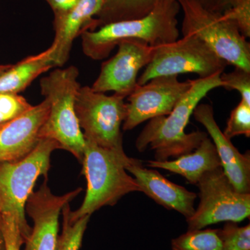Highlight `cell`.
Returning a JSON list of instances; mask_svg holds the SVG:
<instances>
[{"label": "cell", "mask_w": 250, "mask_h": 250, "mask_svg": "<svg viewBox=\"0 0 250 250\" xmlns=\"http://www.w3.org/2000/svg\"><path fill=\"white\" fill-rule=\"evenodd\" d=\"M131 159L85 141L82 172L87 181L86 193L80 208L69 211L70 222L91 215L106 206H114L130 192H141L136 179L125 169Z\"/></svg>", "instance_id": "3957f363"}, {"label": "cell", "mask_w": 250, "mask_h": 250, "mask_svg": "<svg viewBox=\"0 0 250 250\" xmlns=\"http://www.w3.org/2000/svg\"><path fill=\"white\" fill-rule=\"evenodd\" d=\"M221 250H250V225L240 227L236 223L226 222L218 229Z\"/></svg>", "instance_id": "7402d4cb"}, {"label": "cell", "mask_w": 250, "mask_h": 250, "mask_svg": "<svg viewBox=\"0 0 250 250\" xmlns=\"http://www.w3.org/2000/svg\"><path fill=\"white\" fill-rule=\"evenodd\" d=\"M0 210H1V201H0Z\"/></svg>", "instance_id": "1f68e13d"}, {"label": "cell", "mask_w": 250, "mask_h": 250, "mask_svg": "<svg viewBox=\"0 0 250 250\" xmlns=\"http://www.w3.org/2000/svg\"><path fill=\"white\" fill-rule=\"evenodd\" d=\"M178 1L156 5L146 16L137 19L108 23L81 35L86 57L95 61L107 58L121 41L139 40L151 47L166 45L179 39Z\"/></svg>", "instance_id": "7a4b0ae2"}, {"label": "cell", "mask_w": 250, "mask_h": 250, "mask_svg": "<svg viewBox=\"0 0 250 250\" xmlns=\"http://www.w3.org/2000/svg\"><path fill=\"white\" fill-rule=\"evenodd\" d=\"M147 165L179 174L193 185H197L206 172L221 167L214 144L208 136L193 152L179 156L173 161H148Z\"/></svg>", "instance_id": "e0dca14e"}, {"label": "cell", "mask_w": 250, "mask_h": 250, "mask_svg": "<svg viewBox=\"0 0 250 250\" xmlns=\"http://www.w3.org/2000/svg\"><path fill=\"white\" fill-rule=\"evenodd\" d=\"M124 97L107 95L80 87L75 100V111L85 141L126 156L123 146L122 125L126 116Z\"/></svg>", "instance_id": "52a82bcc"}, {"label": "cell", "mask_w": 250, "mask_h": 250, "mask_svg": "<svg viewBox=\"0 0 250 250\" xmlns=\"http://www.w3.org/2000/svg\"><path fill=\"white\" fill-rule=\"evenodd\" d=\"M49 111L47 98L0 127V163L21 160L40 141L39 133Z\"/></svg>", "instance_id": "5bb4252c"}, {"label": "cell", "mask_w": 250, "mask_h": 250, "mask_svg": "<svg viewBox=\"0 0 250 250\" xmlns=\"http://www.w3.org/2000/svg\"><path fill=\"white\" fill-rule=\"evenodd\" d=\"M104 0H80L73 8L59 16H54L56 65L62 67L68 60L72 44L77 37L85 31H95V18Z\"/></svg>", "instance_id": "2e32d148"}, {"label": "cell", "mask_w": 250, "mask_h": 250, "mask_svg": "<svg viewBox=\"0 0 250 250\" xmlns=\"http://www.w3.org/2000/svg\"><path fill=\"white\" fill-rule=\"evenodd\" d=\"M57 149L60 147L56 141L42 139L21 160L0 163V213H9L16 219L24 243L31 230L25 218L26 202L38 178H47L51 154Z\"/></svg>", "instance_id": "8992f818"}, {"label": "cell", "mask_w": 250, "mask_h": 250, "mask_svg": "<svg viewBox=\"0 0 250 250\" xmlns=\"http://www.w3.org/2000/svg\"><path fill=\"white\" fill-rule=\"evenodd\" d=\"M133 176L141 192L152 198L156 203L169 210H174L188 219L193 215L197 195L182 186L170 182L158 171L143 167L141 161L131 159L125 167Z\"/></svg>", "instance_id": "9a60e30c"}, {"label": "cell", "mask_w": 250, "mask_h": 250, "mask_svg": "<svg viewBox=\"0 0 250 250\" xmlns=\"http://www.w3.org/2000/svg\"><path fill=\"white\" fill-rule=\"evenodd\" d=\"M172 250H221L218 229L192 230L171 241Z\"/></svg>", "instance_id": "ffe728a7"}, {"label": "cell", "mask_w": 250, "mask_h": 250, "mask_svg": "<svg viewBox=\"0 0 250 250\" xmlns=\"http://www.w3.org/2000/svg\"><path fill=\"white\" fill-rule=\"evenodd\" d=\"M229 64L197 36H183L154 47L152 58L138 78V85L161 76L196 74L201 79L222 74Z\"/></svg>", "instance_id": "ba28073f"}, {"label": "cell", "mask_w": 250, "mask_h": 250, "mask_svg": "<svg viewBox=\"0 0 250 250\" xmlns=\"http://www.w3.org/2000/svg\"><path fill=\"white\" fill-rule=\"evenodd\" d=\"M222 86L225 89L237 90L241 96L242 101L250 105V72L235 67L233 71L220 75Z\"/></svg>", "instance_id": "d4e9b609"}, {"label": "cell", "mask_w": 250, "mask_h": 250, "mask_svg": "<svg viewBox=\"0 0 250 250\" xmlns=\"http://www.w3.org/2000/svg\"><path fill=\"white\" fill-rule=\"evenodd\" d=\"M194 118L205 126L214 144L224 173L237 191L250 192V151L241 154L224 135L215 119L214 111L208 104H199L194 110Z\"/></svg>", "instance_id": "4fadbf2b"}, {"label": "cell", "mask_w": 250, "mask_h": 250, "mask_svg": "<svg viewBox=\"0 0 250 250\" xmlns=\"http://www.w3.org/2000/svg\"><path fill=\"white\" fill-rule=\"evenodd\" d=\"M177 1L184 14L183 36H197L229 65L250 72V42L232 21L222 13L207 9L197 0Z\"/></svg>", "instance_id": "5b68a950"}, {"label": "cell", "mask_w": 250, "mask_h": 250, "mask_svg": "<svg viewBox=\"0 0 250 250\" xmlns=\"http://www.w3.org/2000/svg\"><path fill=\"white\" fill-rule=\"evenodd\" d=\"M69 204L64 206L62 210L63 218L62 230V234L57 238L56 250H80L90 220V215H85L76 221L70 222L68 217L70 210Z\"/></svg>", "instance_id": "44dd1931"}, {"label": "cell", "mask_w": 250, "mask_h": 250, "mask_svg": "<svg viewBox=\"0 0 250 250\" xmlns=\"http://www.w3.org/2000/svg\"><path fill=\"white\" fill-rule=\"evenodd\" d=\"M45 179L37 191L28 197L25 212L33 220V228L25 240L24 250H56L59 232V219L64 206L82 192V188L63 195H55Z\"/></svg>", "instance_id": "7c38bea8"}, {"label": "cell", "mask_w": 250, "mask_h": 250, "mask_svg": "<svg viewBox=\"0 0 250 250\" xmlns=\"http://www.w3.org/2000/svg\"><path fill=\"white\" fill-rule=\"evenodd\" d=\"M32 106L19 94L0 93V127L21 116Z\"/></svg>", "instance_id": "603a6c76"}, {"label": "cell", "mask_w": 250, "mask_h": 250, "mask_svg": "<svg viewBox=\"0 0 250 250\" xmlns=\"http://www.w3.org/2000/svg\"><path fill=\"white\" fill-rule=\"evenodd\" d=\"M228 1L229 2L230 6H231V3H232L233 1H234V0H228Z\"/></svg>", "instance_id": "4dcf8cb0"}, {"label": "cell", "mask_w": 250, "mask_h": 250, "mask_svg": "<svg viewBox=\"0 0 250 250\" xmlns=\"http://www.w3.org/2000/svg\"><path fill=\"white\" fill-rule=\"evenodd\" d=\"M191 85V80L180 82L178 76L158 77L138 85L127 97L123 130L129 131L152 118L170 114Z\"/></svg>", "instance_id": "30bf717a"}, {"label": "cell", "mask_w": 250, "mask_h": 250, "mask_svg": "<svg viewBox=\"0 0 250 250\" xmlns=\"http://www.w3.org/2000/svg\"><path fill=\"white\" fill-rule=\"evenodd\" d=\"M0 250H5L4 240H3L2 235L0 237Z\"/></svg>", "instance_id": "f546056e"}, {"label": "cell", "mask_w": 250, "mask_h": 250, "mask_svg": "<svg viewBox=\"0 0 250 250\" xmlns=\"http://www.w3.org/2000/svg\"><path fill=\"white\" fill-rule=\"evenodd\" d=\"M79 75L78 68L71 65L57 69L41 79V94L49 100V111L39 137L56 141L60 149L71 153L82 164L85 140L75 111V100L81 87Z\"/></svg>", "instance_id": "277c9868"}, {"label": "cell", "mask_w": 250, "mask_h": 250, "mask_svg": "<svg viewBox=\"0 0 250 250\" xmlns=\"http://www.w3.org/2000/svg\"><path fill=\"white\" fill-rule=\"evenodd\" d=\"M1 236V230H0V237Z\"/></svg>", "instance_id": "d6a6232c"}, {"label": "cell", "mask_w": 250, "mask_h": 250, "mask_svg": "<svg viewBox=\"0 0 250 250\" xmlns=\"http://www.w3.org/2000/svg\"><path fill=\"white\" fill-rule=\"evenodd\" d=\"M224 17L232 21L246 39L250 37V0H234L223 12Z\"/></svg>", "instance_id": "484cf974"}, {"label": "cell", "mask_w": 250, "mask_h": 250, "mask_svg": "<svg viewBox=\"0 0 250 250\" xmlns=\"http://www.w3.org/2000/svg\"><path fill=\"white\" fill-rule=\"evenodd\" d=\"M223 134L230 140L241 135L250 137V105L241 100L231 111Z\"/></svg>", "instance_id": "cb8c5ba5"}, {"label": "cell", "mask_w": 250, "mask_h": 250, "mask_svg": "<svg viewBox=\"0 0 250 250\" xmlns=\"http://www.w3.org/2000/svg\"><path fill=\"white\" fill-rule=\"evenodd\" d=\"M220 75L191 80L190 89L170 114L149 120L136 141L140 152L149 146L155 152V161H168L193 152L208 136L203 131L185 132L190 116L200 101L210 90L222 86Z\"/></svg>", "instance_id": "6da1fadb"}, {"label": "cell", "mask_w": 250, "mask_h": 250, "mask_svg": "<svg viewBox=\"0 0 250 250\" xmlns=\"http://www.w3.org/2000/svg\"><path fill=\"white\" fill-rule=\"evenodd\" d=\"M117 47L116 54L102 64L91 88L98 93L113 91L126 98L137 87L138 75L150 62L154 47L139 40L123 41Z\"/></svg>", "instance_id": "8fae6325"}, {"label": "cell", "mask_w": 250, "mask_h": 250, "mask_svg": "<svg viewBox=\"0 0 250 250\" xmlns=\"http://www.w3.org/2000/svg\"><path fill=\"white\" fill-rule=\"evenodd\" d=\"M11 65H0V75L9 68Z\"/></svg>", "instance_id": "f1b7e54d"}, {"label": "cell", "mask_w": 250, "mask_h": 250, "mask_svg": "<svg viewBox=\"0 0 250 250\" xmlns=\"http://www.w3.org/2000/svg\"><path fill=\"white\" fill-rule=\"evenodd\" d=\"M0 230L4 240L5 250H21L24 241L21 228L14 216L8 213H1Z\"/></svg>", "instance_id": "4316f807"}, {"label": "cell", "mask_w": 250, "mask_h": 250, "mask_svg": "<svg viewBox=\"0 0 250 250\" xmlns=\"http://www.w3.org/2000/svg\"><path fill=\"white\" fill-rule=\"evenodd\" d=\"M177 0H104L95 18L96 29L117 21L137 19L146 16L156 5ZM207 9L222 13L230 6L228 0H197Z\"/></svg>", "instance_id": "ac0fdd59"}, {"label": "cell", "mask_w": 250, "mask_h": 250, "mask_svg": "<svg viewBox=\"0 0 250 250\" xmlns=\"http://www.w3.org/2000/svg\"><path fill=\"white\" fill-rule=\"evenodd\" d=\"M200 202L187 219L188 230L204 228L222 222L239 223L250 215V193L237 191L222 167L206 172L197 184Z\"/></svg>", "instance_id": "9c48e42d"}, {"label": "cell", "mask_w": 250, "mask_h": 250, "mask_svg": "<svg viewBox=\"0 0 250 250\" xmlns=\"http://www.w3.org/2000/svg\"><path fill=\"white\" fill-rule=\"evenodd\" d=\"M53 11L54 16H59L73 8L80 0H45Z\"/></svg>", "instance_id": "83f0119b"}, {"label": "cell", "mask_w": 250, "mask_h": 250, "mask_svg": "<svg viewBox=\"0 0 250 250\" xmlns=\"http://www.w3.org/2000/svg\"><path fill=\"white\" fill-rule=\"evenodd\" d=\"M55 46L36 55L22 59L0 75V93H19L41 74L57 67Z\"/></svg>", "instance_id": "d6986e66"}]
</instances>
